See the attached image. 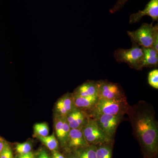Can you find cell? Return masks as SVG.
<instances>
[{"label":"cell","mask_w":158,"mask_h":158,"mask_svg":"<svg viewBox=\"0 0 158 158\" xmlns=\"http://www.w3.org/2000/svg\"><path fill=\"white\" fill-rule=\"evenodd\" d=\"M127 115L144 158H156L158 152V126L153 109L146 102L140 101L131 106Z\"/></svg>","instance_id":"cell-1"},{"label":"cell","mask_w":158,"mask_h":158,"mask_svg":"<svg viewBox=\"0 0 158 158\" xmlns=\"http://www.w3.org/2000/svg\"><path fill=\"white\" fill-rule=\"evenodd\" d=\"M131 107L127 98L113 100L98 99L94 107L88 113L90 116L100 114L124 116L128 113Z\"/></svg>","instance_id":"cell-2"},{"label":"cell","mask_w":158,"mask_h":158,"mask_svg":"<svg viewBox=\"0 0 158 158\" xmlns=\"http://www.w3.org/2000/svg\"><path fill=\"white\" fill-rule=\"evenodd\" d=\"M132 47L128 49H117L114 53V56L117 62H124L131 68L136 70L143 68L144 53L141 46L132 42Z\"/></svg>","instance_id":"cell-3"},{"label":"cell","mask_w":158,"mask_h":158,"mask_svg":"<svg viewBox=\"0 0 158 158\" xmlns=\"http://www.w3.org/2000/svg\"><path fill=\"white\" fill-rule=\"evenodd\" d=\"M158 33V24L153 26L152 23H143L135 31H128L127 34L132 42L147 48H152L154 40Z\"/></svg>","instance_id":"cell-4"},{"label":"cell","mask_w":158,"mask_h":158,"mask_svg":"<svg viewBox=\"0 0 158 158\" xmlns=\"http://www.w3.org/2000/svg\"><path fill=\"white\" fill-rule=\"evenodd\" d=\"M85 140L89 145H95L111 142V140L99 127L94 118L89 116L86 124L82 128Z\"/></svg>","instance_id":"cell-5"},{"label":"cell","mask_w":158,"mask_h":158,"mask_svg":"<svg viewBox=\"0 0 158 158\" xmlns=\"http://www.w3.org/2000/svg\"><path fill=\"white\" fill-rule=\"evenodd\" d=\"M90 117L95 119L99 127L107 137L113 140L116 130L123 116L100 114Z\"/></svg>","instance_id":"cell-6"},{"label":"cell","mask_w":158,"mask_h":158,"mask_svg":"<svg viewBox=\"0 0 158 158\" xmlns=\"http://www.w3.org/2000/svg\"><path fill=\"white\" fill-rule=\"evenodd\" d=\"M97 96L99 99H117L126 98L124 91L118 84L107 81H98Z\"/></svg>","instance_id":"cell-7"},{"label":"cell","mask_w":158,"mask_h":158,"mask_svg":"<svg viewBox=\"0 0 158 158\" xmlns=\"http://www.w3.org/2000/svg\"><path fill=\"white\" fill-rule=\"evenodd\" d=\"M55 135L62 147H65L70 128L66 117H55L54 123Z\"/></svg>","instance_id":"cell-8"},{"label":"cell","mask_w":158,"mask_h":158,"mask_svg":"<svg viewBox=\"0 0 158 158\" xmlns=\"http://www.w3.org/2000/svg\"><path fill=\"white\" fill-rule=\"evenodd\" d=\"M76 108L73 94H66L56 103L54 109L55 117H66Z\"/></svg>","instance_id":"cell-9"},{"label":"cell","mask_w":158,"mask_h":158,"mask_svg":"<svg viewBox=\"0 0 158 158\" xmlns=\"http://www.w3.org/2000/svg\"><path fill=\"white\" fill-rule=\"evenodd\" d=\"M148 15L152 18L153 21L158 19V0H151L142 11L131 14L130 16L129 23H135L140 21L143 16Z\"/></svg>","instance_id":"cell-10"},{"label":"cell","mask_w":158,"mask_h":158,"mask_svg":"<svg viewBox=\"0 0 158 158\" xmlns=\"http://www.w3.org/2000/svg\"><path fill=\"white\" fill-rule=\"evenodd\" d=\"M89 116L87 111L76 108L66 118L70 129H82L87 123Z\"/></svg>","instance_id":"cell-11"},{"label":"cell","mask_w":158,"mask_h":158,"mask_svg":"<svg viewBox=\"0 0 158 158\" xmlns=\"http://www.w3.org/2000/svg\"><path fill=\"white\" fill-rule=\"evenodd\" d=\"M89 145L85 140L82 129H71L65 148L71 152Z\"/></svg>","instance_id":"cell-12"},{"label":"cell","mask_w":158,"mask_h":158,"mask_svg":"<svg viewBox=\"0 0 158 158\" xmlns=\"http://www.w3.org/2000/svg\"><path fill=\"white\" fill-rule=\"evenodd\" d=\"M73 95L76 108L85 110L88 113L93 109L98 100L97 95L88 97L76 96L73 94Z\"/></svg>","instance_id":"cell-13"},{"label":"cell","mask_w":158,"mask_h":158,"mask_svg":"<svg viewBox=\"0 0 158 158\" xmlns=\"http://www.w3.org/2000/svg\"><path fill=\"white\" fill-rule=\"evenodd\" d=\"M98 81H88L79 86L73 94L76 96L88 97L97 96Z\"/></svg>","instance_id":"cell-14"},{"label":"cell","mask_w":158,"mask_h":158,"mask_svg":"<svg viewBox=\"0 0 158 158\" xmlns=\"http://www.w3.org/2000/svg\"><path fill=\"white\" fill-rule=\"evenodd\" d=\"M144 53L143 68L157 67L158 64V52L152 48H142Z\"/></svg>","instance_id":"cell-15"},{"label":"cell","mask_w":158,"mask_h":158,"mask_svg":"<svg viewBox=\"0 0 158 158\" xmlns=\"http://www.w3.org/2000/svg\"><path fill=\"white\" fill-rule=\"evenodd\" d=\"M113 141L96 145L97 158H112Z\"/></svg>","instance_id":"cell-16"},{"label":"cell","mask_w":158,"mask_h":158,"mask_svg":"<svg viewBox=\"0 0 158 158\" xmlns=\"http://www.w3.org/2000/svg\"><path fill=\"white\" fill-rule=\"evenodd\" d=\"M36 138L42 142L43 144L52 151H58L59 149V142L55 135V133H53L50 136L45 137H37Z\"/></svg>","instance_id":"cell-17"},{"label":"cell","mask_w":158,"mask_h":158,"mask_svg":"<svg viewBox=\"0 0 158 158\" xmlns=\"http://www.w3.org/2000/svg\"><path fill=\"white\" fill-rule=\"evenodd\" d=\"M96 145H88L74 152L79 158H97Z\"/></svg>","instance_id":"cell-18"},{"label":"cell","mask_w":158,"mask_h":158,"mask_svg":"<svg viewBox=\"0 0 158 158\" xmlns=\"http://www.w3.org/2000/svg\"><path fill=\"white\" fill-rule=\"evenodd\" d=\"M34 134L36 137H45L48 135L49 128L46 123H36L34 127Z\"/></svg>","instance_id":"cell-19"},{"label":"cell","mask_w":158,"mask_h":158,"mask_svg":"<svg viewBox=\"0 0 158 158\" xmlns=\"http://www.w3.org/2000/svg\"><path fill=\"white\" fill-rule=\"evenodd\" d=\"M32 144L30 142H25L22 143H18L15 146V149L18 155H23L32 152Z\"/></svg>","instance_id":"cell-20"},{"label":"cell","mask_w":158,"mask_h":158,"mask_svg":"<svg viewBox=\"0 0 158 158\" xmlns=\"http://www.w3.org/2000/svg\"><path fill=\"white\" fill-rule=\"evenodd\" d=\"M148 82L152 88L158 89V70L157 69L151 71L148 75Z\"/></svg>","instance_id":"cell-21"},{"label":"cell","mask_w":158,"mask_h":158,"mask_svg":"<svg viewBox=\"0 0 158 158\" xmlns=\"http://www.w3.org/2000/svg\"><path fill=\"white\" fill-rule=\"evenodd\" d=\"M0 158H13V153L11 148L6 142L2 150L0 152Z\"/></svg>","instance_id":"cell-22"},{"label":"cell","mask_w":158,"mask_h":158,"mask_svg":"<svg viewBox=\"0 0 158 158\" xmlns=\"http://www.w3.org/2000/svg\"><path fill=\"white\" fill-rule=\"evenodd\" d=\"M128 0H117V2L112 9L110 10L111 13H114L116 11H119L123 7L125 3Z\"/></svg>","instance_id":"cell-23"},{"label":"cell","mask_w":158,"mask_h":158,"mask_svg":"<svg viewBox=\"0 0 158 158\" xmlns=\"http://www.w3.org/2000/svg\"><path fill=\"white\" fill-rule=\"evenodd\" d=\"M34 158H52V157L45 149L41 148L34 154Z\"/></svg>","instance_id":"cell-24"},{"label":"cell","mask_w":158,"mask_h":158,"mask_svg":"<svg viewBox=\"0 0 158 158\" xmlns=\"http://www.w3.org/2000/svg\"><path fill=\"white\" fill-rule=\"evenodd\" d=\"M52 152V158H66L65 156L59 152L58 151H53Z\"/></svg>","instance_id":"cell-25"},{"label":"cell","mask_w":158,"mask_h":158,"mask_svg":"<svg viewBox=\"0 0 158 158\" xmlns=\"http://www.w3.org/2000/svg\"><path fill=\"white\" fill-rule=\"evenodd\" d=\"M16 158H34V154L31 152L26 154L18 155Z\"/></svg>","instance_id":"cell-26"},{"label":"cell","mask_w":158,"mask_h":158,"mask_svg":"<svg viewBox=\"0 0 158 158\" xmlns=\"http://www.w3.org/2000/svg\"><path fill=\"white\" fill-rule=\"evenodd\" d=\"M5 143H6V142H5V141L0 137V152H1L4 148Z\"/></svg>","instance_id":"cell-27"},{"label":"cell","mask_w":158,"mask_h":158,"mask_svg":"<svg viewBox=\"0 0 158 158\" xmlns=\"http://www.w3.org/2000/svg\"><path fill=\"white\" fill-rule=\"evenodd\" d=\"M66 158H79L78 156H77L75 152L73 153H69L67 157Z\"/></svg>","instance_id":"cell-28"}]
</instances>
